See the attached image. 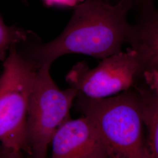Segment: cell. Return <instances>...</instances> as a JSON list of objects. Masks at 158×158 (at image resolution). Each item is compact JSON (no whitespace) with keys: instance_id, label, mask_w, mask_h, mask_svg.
<instances>
[{"instance_id":"6da1fadb","label":"cell","mask_w":158,"mask_h":158,"mask_svg":"<svg viewBox=\"0 0 158 158\" xmlns=\"http://www.w3.org/2000/svg\"><path fill=\"white\" fill-rule=\"evenodd\" d=\"M133 9L130 0H85L74 8L66 28L56 38L34 46L27 57L38 68L73 53L103 59L122 51Z\"/></svg>"},{"instance_id":"7a4b0ae2","label":"cell","mask_w":158,"mask_h":158,"mask_svg":"<svg viewBox=\"0 0 158 158\" xmlns=\"http://www.w3.org/2000/svg\"><path fill=\"white\" fill-rule=\"evenodd\" d=\"M135 87L105 98H75L77 110L94 125L108 158H147L141 97Z\"/></svg>"},{"instance_id":"3957f363","label":"cell","mask_w":158,"mask_h":158,"mask_svg":"<svg viewBox=\"0 0 158 158\" xmlns=\"http://www.w3.org/2000/svg\"><path fill=\"white\" fill-rule=\"evenodd\" d=\"M51 65L38 68L29 100L25 127L26 152L30 158H47L52 139L70 118L77 92L61 90L52 79Z\"/></svg>"},{"instance_id":"277c9868","label":"cell","mask_w":158,"mask_h":158,"mask_svg":"<svg viewBox=\"0 0 158 158\" xmlns=\"http://www.w3.org/2000/svg\"><path fill=\"white\" fill-rule=\"evenodd\" d=\"M36 64L12 46L0 75V144L26 152L25 127L29 100L38 70Z\"/></svg>"},{"instance_id":"5b68a950","label":"cell","mask_w":158,"mask_h":158,"mask_svg":"<svg viewBox=\"0 0 158 158\" xmlns=\"http://www.w3.org/2000/svg\"><path fill=\"white\" fill-rule=\"evenodd\" d=\"M143 72L135 52L128 48L102 59L92 69L85 62L77 63L66 80L77 94L102 99L134 87L137 81L143 79Z\"/></svg>"},{"instance_id":"8992f818","label":"cell","mask_w":158,"mask_h":158,"mask_svg":"<svg viewBox=\"0 0 158 158\" xmlns=\"http://www.w3.org/2000/svg\"><path fill=\"white\" fill-rule=\"evenodd\" d=\"M51 145L49 158H108L94 125L83 115L65 122L53 136Z\"/></svg>"},{"instance_id":"52a82bcc","label":"cell","mask_w":158,"mask_h":158,"mask_svg":"<svg viewBox=\"0 0 158 158\" xmlns=\"http://www.w3.org/2000/svg\"><path fill=\"white\" fill-rule=\"evenodd\" d=\"M138 11L135 22L130 25L125 43L135 52L143 72H158V8L151 5Z\"/></svg>"},{"instance_id":"ba28073f","label":"cell","mask_w":158,"mask_h":158,"mask_svg":"<svg viewBox=\"0 0 158 158\" xmlns=\"http://www.w3.org/2000/svg\"><path fill=\"white\" fill-rule=\"evenodd\" d=\"M144 83L138 87L141 97L142 112L147 128V158H158V95Z\"/></svg>"},{"instance_id":"9c48e42d","label":"cell","mask_w":158,"mask_h":158,"mask_svg":"<svg viewBox=\"0 0 158 158\" xmlns=\"http://www.w3.org/2000/svg\"><path fill=\"white\" fill-rule=\"evenodd\" d=\"M30 32L17 26L6 25L0 15V60L4 61L12 46L25 42L30 36Z\"/></svg>"},{"instance_id":"30bf717a","label":"cell","mask_w":158,"mask_h":158,"mask_svg":"<svg viewBox=\"0 0 158 158\" xmlns=\"http://www.w3.org/2000/svg\"><path fill=\"white\" fill-rule=\"evenodd\" d=\"M143 81L145 84L158 95V72L156 71H145L143 74Z\"/></svg>"},{"instance_id":"8fae6325","label":"cell","mask_w":158,"mask_h":158,"mask_svg":"<svg viewBox=\"0 0 158 158\" xmlns=\"http://www.w3.org/2000/svg\"><path fill=\"white\" fill-rule=\"evenodd\" d=\"M48 6L76 7L85 0H42Z\"/></svg>"},{"instance_id":"7c38bea8","label":"cell","mask_w":158,"mask_h":158,"mask_svg":"<svg viewBox=\"0 0 158 158\" xmlns=\"http://www.w3.org/2000/svg\"><path fill=\"white\" fill-rule=\"evenodd\" d=\"M0 158H24V156L23 152L12 151L1 147Z\"/></svg>"},{"instance_id":"4fadbf2b","label":"cell","mask_w":158,"mask_h":158,"mask_svg":"<svg viewBox=\"0 0 158 158\" xmlns=\"http://www.w3.org/2000/svg\"><path fill=\"white\" fill-rule=\"evenodd\" d=\"M133 5V9L136 8L137 10L147 6L155 5L158 0H130Z\"/></svg>"}]
</instances>
